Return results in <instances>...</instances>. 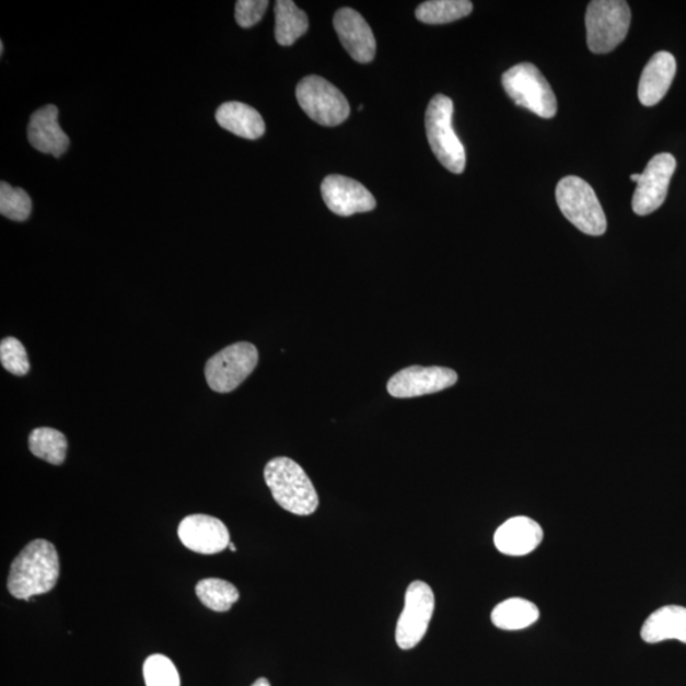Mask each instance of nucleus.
I'll list each match as a JSON object with an SVG mask.
<instances>
[{"instance_id":"31","label":"nucleus","mask_w":686,"mask_h":686,"mask_svg":"<svg viewBox=\"0 0 686 686\" xmlns=\"http://www.w3.org/2000/svg\"><path fill=\"white\" fill-rule=\"evenodd\" d=\"M229 549H231L232 551H236L234 543L231 542V544H229Z\"/></svg>"},{"instance_id":"29","label":"nucleus","mask_w":686,"mask_h":686,"mask_svg":"<svg viewBox=\"0 0 686 686\" xmlns=\"http://www.w3.org/2000/svg\"><path fill=\"white\" fill-rule=\"evenodd\" d=\"M252 686H271L270 682L266 679V677H259Z\"/></svg>"},{"instance_id":"14","label":"nucleus","mask_w":686,"mask_h":686,"mask_svg":"<svg viewBox=\"0 0 686 686\" xmlns=\"http://www.w3.org/2000/svg\"><path fill=\"white\" fill-rule=\"evenodd\" d=\"M334 26L345 50L353 60L362 65L374 60L375 37L369 23L359 12L351 8H342L335 14Z\"/></svg>"},{"instance_id":"28","label":"nucleus","mask_w":686,"mask_h":686,"mask_svg":"<svg viewBox=\"0 0 686 686\" xmlns=\"http://www.w3.org/2000/svg\"><path fill=\"white\" fill-rule=\"evenodd\" d=\"M267 0H240L235 4V20L243 28L257 25L267 10Z\"/></svg>"},{"instance_id":"19","label":"nucleus","mask_w":686,"mask_h":686,"mask_svg":"<svg viewBox=\"0 0 686 686\" xmlns=\"http://www.w3.org/2000/svg\"><path fill=\"white\" fill-rule=\"evenodd\" d=\"M216 117L223 129L240 138L256 140L266 130L264 118L257 109L242 102H226L218 108Z\"/></svg>"},{"instance_id":"7","label":"nucleus","mask_w":686,"mask_h":686,"mask_svg":"<svg viewBox=\"0 0 686 686\" xmlns=\"http://www.w3.org/2000/svg\"><path fill=\"white\" fill-rule=\"evenodd\" d=\"M297 100L303 112L322 126L341 125L350 116V104L342 92L318 75L299 82Z\"/></svg>"},{"instance_id":"11","label":"nucleus","mask_w":686,"mask_h":686,"mask_svg":"<svg viewBox=\"0 0 686 686\" xmlns=\"http://www.w3.org/2000/svg\"><path fill=\"white\" fill-rule=\"evenodd\" d=\"M456 382L452 369L409 367L393 375L386 389L394 398H416L451 388Z\"/></svg>"},{"instance_id":"22","label":"nucleus","mask_w":686,"mask_h":686,"mask_svg":"<svg viewBox=\"0 0 686 686\" xmlns=\"http://www.w3.org/2000/svg\"><path fill=\"white\" fill-rule=\"evenodd\" d=\"M28 447L38 460L60 465L67 457L68 440L65 433L58 430L38 428L30 433Z\"/></svg>"},{"instance_id":"5","label":"nucleus","mask_w":686,"mask_h":686,"mask_svg":"<svg viewBox=\"0 0 686 686\" xmlns=\"http://www.w3.org/2000/svg\"><path fill=\"white\" fill-rule=\"evenodd\" d=\"M630 8L625 0H594L588 5V46L594 54H608L628 35Z\"/></svg>"},{"instance_id":"26","label":"nucleus","mask_w":686,"mask_h":686,"mask_svg":"<svg viewBox=\"0 0 686 686\" xmlns=\"http://www.w3.org/2000/svg\"><path fill=\"white\" fill-rule=\"evenodd\" d=\"M147 686H181L178 670L164 654H152L143 667Z\"/></svg>"},{"instance_id":"4","label":"nucleus","mask_w":686,"mask_h":686,"mask_svg":"<svg viewBox=\"0 0 686 686\" xmlns=\"http://www.w3.org/2000/svg\"><path fill=\"white\" fill-rule=\"evenodd\" d=\"M556 200L562 214L582 233L603 235L606 217L594 188L580 177L567 176L559 181Z\"/></svg>"},{"instance_id":"10","label":"nucleus","mask_w":686,"mask_h":686,"mask_svg":"<svg viewBox=\"0 0 686 686\" xmlns=\"http://www.w3.org/2000/svg\"><path fill=\"white\" fill-rule=\"evenodd\" d=\"M675 168L676 161L672 154L661 153L652 158L637 181L632 200L637 216H649L665 202Z\"/></svg>"},{"instance_id":"23","label":"nucleus","mask_w":686,"mask_h":686,"mask_svg":"<svg viewBox=\"0 0 686 686\" xmlns=\"http://www.w3.org/2000/svg\"><path fill=\"white\" fill-rule=\"evenodd\" d=\"M473 11L469 0H430L417 7V20L428 25H444L467 18Z\"/></svg>"},{"instance_id":"20","label":"nucleus","mask_w":686,"mask_h":686,"mask_svg":"<svg viewBox=\"0 0 686 686\" xmlns=\"http://www.w3.org/2000/svg\"><path fill=\"white\" fill-rule=\"evenodd\" d=\"M538 606L523 597H511L495 606L491 614L493 626L503 630L525 629L538 621Z\"/></svg>"},{"instance_id":"24","label":"nucleus","mask_w":686,"mask_h":686,"mask_svg":"<svg viewBox=\"0 0 686 686\" xmlns=\"http://www.w3.org/2000/svg\"><path fill=\"white\" fill-rule=\"evenodd\" d=\"M196 595L207 608L225 613L240 601V591L233 583L222 579H204L196 585Z\"/></svg>"},{"instance_id":"27","label":"nucleus","mask_w":686,"mask_h":686,"mask_svg":"<svg viewBox=\"0 0 686 686\" xmlns=\"http://www.w3.org/2000/svg\"><path fill=\"white\" fill-rule=\"evenodd\" d=\"M0 361L7 372L23 376L30 372V362L25 346L18 338L7 337L0 344Z\"/></svg>"},{"instance_id":"12","label":"nucleus","mask_w":686,"mask_h":686,"mask_svg":"<svg viewBox=\"0 0 686 686\" xmlns=\"http://www.w3.org/2000/svg\"><path fill=\"white\" fill-rule=\"evenodd\" d=\"M178 538L184 546L199 555H217L231 544L228 527L214 516H186L178 526Z\"/></svg>"},{"instance_id":"17","label":"nucleus","mask_w":686,"mask_h":686,"mask_svg":"<svg viewBox=\"0 0 686 686\" xmlns=\"http://www.w3.org/2000/svg\"><path fill=\"white\" fill-rule=\"evenodd\" d=\"M676 74V60L672 54L660 51L654 54L648 66L644 67L638 98L646 107L658 105L666 96Z\"/></svg>"},{"instance_id":"16","label":"nucleus","mask_w":686,"mask_h":686,"mask_svg":"<svg viewBox=\"0 0 686 686\" xmlns=\"http://www.w3.org/2000/svg\"><path fill=\"white\" fill-rule=\"evenodd\" d=\"M543 540V530L533 519L515 516L495 533V546L502 555L520 557L532 554Z\"/></svg>"},{"instance_id":"8","label":"nucleus","mask_w":686,"mask_h":686,"mask_svg":"<svg viewBox=\"0 0 686 686\" xmlns=\"http://www.w3.org/2000/svg\"><path fill=\"white\" fill-rule=\"evenodd\" d=\"M258 364V351L249 342H236L207 362L205 376L212 391L229 393L239 388Z\"/></svg>"},{"instance_id":"13","label":"nucleus","mask_w":686,"mask_h":686,"mask_svg":"<svg viewBox=\"0 0 686 686\" xmlns=\"http://www.w3.org/2000/svg\"><path fill=\"white\" fill-rule=\"evenodd\" d=\"M321 193L328 209L340 217L372 211L376 207L372 193L358 181L349 177L327 176L322 183Z\"/></svg>"},{"instance_id":"9","label":"nucleus","mask_w":686,"mask_h":686,"mask_svg":"<svg viewBox=\"0 0 686 686\" xmlns=\"http://www.w3.org/2000/svg\"><path fill=\"white\" fill-rule=\"evenodd\" d=\"M435 611V595L428 583L414 581L406 591L405 608L397 623L396 641L402 650L419 644L430 626Z\"/></svg>"},{"instance_id":"25","label":"nucleus","mask_w":686,"mask_h":686,"mask_svg":"<svg viewBox=\"0 0 686 686\" xmlns=\"http://www.w3.org/2000/svg\"><path fill=\"white\" fill-rule=\"evenodd\" d=\"M33 211V201L28 194L20 187H13L2 181L0 184V214L14 220L26 222Z\"/></svg>"},{"instance_id":"21","label":"nucleus","mask_w":686,"mask_h":686,"mask_svg":"<svg viewBox=\"0 0 686 686\" xmlns=\"http://www.w3.org/2000/svg\"><path fill=\"white\" fill-rule=\"evenodd\" d=\"M310 27L304 11L299 10L293 0H278L275 3V38L281 46H291Z\"/></svg>"},{"instance_id":"6","label":"nucleus","mask_w":686,"mask_h":686,"mask_svg":"<svg viewBox=\"0 0 686 686\" xmlns=\"http://www.w3.org/2000/svg\"><path fill=\"white\" fill-rule=\"evenodd\" d=\"M502 85L512 101L542 118H554L557 98L546 77L532 62L512 67L502 75Z\"/></svg>"},{"instance_id":"18","label":"nucleus","mask_w":686,"mask_h":686,"mask_svg":"<svg viewBox=\"0 0 686 686\" xmlns=\"http://www.w3.org/2000/svg\"><path fill=\"white\" fill-rule=\"evenodd\" d=\"M641 637L646 643L677 640L686 644V608L666 605L653 612L643 623Z\"/></svg>"},{"instance_id":"2","label":"nucleus","mask_w":686,"mask_h":686,"mask_svg":"<svg viewBox=\"0 0 686 686\" xmlns=\"http://www.w3.org/2000/svg\"><path fill=\"white\" fill-rule=\"evenodd\" d=\"M265 480L280 508L299 516L312 515L318 509V493L305 470L286 456L275 457L265 467Z\"/></svg>"},{"instance_id":"15","label":"nucleus","mask_w":686,"mask_h":686,"mask_svg":"<svg viewBox=\"0 0 686 686\" xmlns=\"http://www.w3.org/2000/svg\"><path fill=\"white\" fill-rule=\"evenodd\" d=\"M58 116V107L47 105L31 116L27 129L30 144L36 151L57 158L67 153L70 146L69 137L60 128Z\"/></svg>"},{"instance_id":"30","label":"nucleus","mask_w":686,"mask_h":686,"mask_svg":"<svg viewBox=\"0 0 686 686\" xmlns=\"http://www.w3.org/2000/svg\"><path fill=\"white\" fill-rule=\"evenodd\" d=\"M4 53V44L3 42H0V55H3Z\"/></svg>"},{"instance_id":"1","label":"nucleus","mask_w":686,"mask_h":686,"mask_svg":"<svg viewBox=\"0 0 686 686\" xmlns=\"http://www.w3.org/2000/svg\"><path fill=\"white\" fill-rule=\"evenodd\" d=\"M60 562L57 548L45 539L27 544L13 559L7 588L19 601L50 593L57 586Z\"/></svg>"},{"instance_id":"3","label":"nucleus","mask_w":686,"mask_h":686,"mask_svg":"<svg viewBox=\"0 0 686 686\" xmlns=\"http://www.w3.org/2000/svg\"><path fill=\"white\" fill-rule=\"evenodd\" d=\"M453 101L444 94H437L426 109V133L431 151L447 171L461 175L467 164V155L453 128Z\"/></svg>"}]
</instances>
